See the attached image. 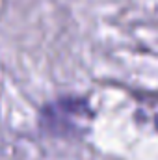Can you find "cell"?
I'll return each mask as SVG.
<instances>
[{
	"mask_svg": "<svg viewBox=\"0 0 158 160\" xmlns=\"http://www.w3.org/2000/svg\"><path fill=\"white\" fill-rule=\"evenodd\" d=\"M93 118L91 106L80 97H62L45 104L39 112V127L52 136H80Z\"/></svg>",
	"mask_w": 158,
	"mask_h": 160,
	"instance_id": "cell-1",
	"label": "cell"
}]
</instances>
